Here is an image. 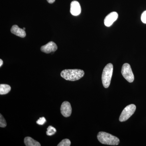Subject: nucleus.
Segmentation results:
<instances>
[{
    "label": "nucleus",
    "mask_w": 146,
    "mask_h": 146,
    "mask_svg": "<svg viewBox=\"0 0 146 146\" xmlns=\"http://www.w3.org/2000/svg\"><path fill=\"white\" fill-rule=\"evenodd\" d=\"M84 72L79 69L63 70L60 73V76L67 80L74 81L80 79L84 76Z\"/></svg>",
    "instance_id": "1"
},
{
    "label": "nucleus",
    "mask_w": 146,
    "mask_h": 146,
    "mask_svg": "<svg viewBox=\"0 0 146 146\" xmlns=\"http://www.w3.org/2000/svg\"><path fill=\"white\" fill-rule=\"evenodd\" d=\"M97 138L100 142L104 145H117L119 143V139L117 137L104 131L99 132Z\"/></svg>",
    "instance_id": "2"
},
{
    "label": "nucleus",
    "mask_w": 146,
    "mask_h": 146,
    "mask_svg": "<svg viewBox=\"0 0 146 146\" xmlns=\"http://www.w3.org/2000/svg\"><path fill=\"white\" fill-rule=\"evenodd\" d=\"M113 66L112 63H108L105 67L102 74V79L103 85L108 88L110 85L113 73Z\"/></svg>",
    "instance_id": "3"
},
{
    "label": "nucleus",
    "mask_w": 146,
    "mask_h": 146,
    "mask_svg": "<svg viewBox=\"0 0 146 146\" xmlns=\"http://www.w3.org/2000/svg\"><path fill=\"white\" fill-rule=\"evenodd\" d=\"M136 110V106L131 104L127 106L123 110L119 117L120 122H124L128 119L134 114Z\"/></svg>",
    "instance_id": "4"
},
{
    "label": "nucleus",
    "mask_w": 146,
    "mask_h": 146,
    "mask_svg": "<svg viewBox=\"0 0 146 146\" xmlns=\"http://www.w3.org/2000/svg\"><path fill=\"white\" fill-rule=\"evenodd\" d=\"M121 74L123 76L128 82L131 83L134 79V75L129 64L125 63L123 65L121 69Z\"/></svg>",
    "instance_id": "5"
},
{
    "label": "nucleus",
    "mask_w": 146,
    "mask_h": 146,
    "mask_svg": "<svg viewBox=\"0 0 146 146\" xmlns=\"http://www.w3.org/2000/svg\"><path fill=\"white\" fill-rule=\"evenodd\" d=\"M61 113L65 117H70L72 114V108L70 104L68 102H63L60 107Z\"/></svg>",
    "instance_id": "6"
},
{
    "label": "nucleus",
    "mask_w": 146,
    "mask_h": 146,
    "mask_svg": "<svg viewBox=\"0 0 146 146\" xmlns=\"http://www.w3.org/2000/svg\"><path fill=\"white\" fill-rule=\"evenodd\" d=\"M57 45L53 42H50L47 43L46 44L42 46L41 48V50L42 52L46 54L54 52L57 50Z\"/></svg>",
    "instance_id": "7"
},
{
    "label": "nucleus",
    "mask_w": 146,
    "mask_h": 146,
    "mask_svg": "<svg viewBox=\"0 0 146 146\" xmlns=\"http://www.w3.org/2000/svg\"><path fill=\"white\" fill-rule=\"evenodd\" d=\"M118 17V14L116 12H112L109 13L105 18V25L107 27L111 26L112 24L117 20Z\"/></svg>",
    "instance_id": "8"
},
{
    "label": "nucleus",
    "mask_w": 146,
    "mask_h": 146,
    "mask_svg": "<svg viewBox=\"0 0 146 146\" xmlns=\"http://www.w3.org/2000/svg\"><path fill=\"white\" fill-rule=\"evenodd\" d=\"M70 13L74 16H78L81 13V8L80 4L77 1H73L70 5Z\"/></svg>",
    "instance_id": "9"
},
{
    "label": "nucleus",
    "mask_w": 146,
    "mask_h": 146,
    "mask_svg": "<svg viewBox=\"0 0 146 146\" xmlns=\"http://www.w3.org/2000/svg\"><path fill=\"white\" fill-rule=\"evenodd\" d=\"M11 32L13 34L19 37L24 38L26 36V33L23 29L20 28L17 25H14L11 29Z\"/></svg>",
    "instance_id": "10"
},
{
    "label": "nucleus",
    "mask_w": 146,
    "mask_h": 146,
    "mask_svg": "<svg viewBox=\"0 0 146 146\" xmlns=\"http://www.w3.org/2000/svg\"><path fill=\"white\" fill-rule=\"evenodd\" d=\"M24 143L27 146H40L41 144L30 137H26L24 139Z\"/></svg>",
    "instance_id": "11"
},
{
    "label": "nucleus",
    "mask_w": 146,
    "mask_h": 146,
    "mask_svg": "<svg viewBox=\"0 0 146 146\" xmlns=\"http://www.w3.org/2000/svg\"><path fill=\"white\" fill-rule=\"evenodd\" d=\"M11 87L9 85L7 84H0V94L1 95H5L10 92Z\"/></svg>",
    "instance_id": "12"
},
{
    "label": "nucleus",
    "mask_w": 146,
    "mask_h": 146,
    "mask_svg": "<svg viewBox=\"0 0 146 146\" xmlns=\"http://www.w3.org/2000/svg\"><path fill=\"white\" fill-rule=\"evenodd\" d=\"M56 132V129L54 127H53L52 126H49L47 128L46 134L48 136H52Z\"/></svg>",
    "instance_id": "13"
},
{
    "label": "nucleus",
    "mask_w": 146,
    "mask_h": 146,
    "mask_svg": "<svg viewBox=\"0 0 146 146\" xmlns=\"http://www.w3.org/2000/svg\"><path fill=\"white\" fill-rule=\"evenodd\" d=\"M70 145L71 141L68 139H63L57 145L58 146H70Z\"/></svg>",
    "instance_id": "14"
},
{
    "label": "nucleus",
    "mask_w": 146,
    "mask_h": 146,
    "mask_svg": "<svg viewBox=\"0 0 146 146\" xmlns=\"http://www.w3.org/2000/svg\"><path fill=\"white\" fill-rule=\"evenodd\" d=\"M7 126V123L6 120L3 115H0V127H5Z\"/></svg>",
    "instance_id": "15"
},
{
    "label": "nucleus",
    "mask_w": 146,
    "mask_h": 146,
    "mask_svg": "<svg viewBox=\"0 0 146 146\" xmlns=\"http://www.w3.org/2000/svg\"><path fill=\"white\" fill-rule=\"evenodd\" d=\"M46 120L45 118L42 117L39 118V119L36 121V123L37 124L39 125H43L46 122Z\"/></svg>",
    "instance_id": "16"
},
{
    "label": "nucleus",
    "mask_w": 146,
    "mask_h": 146,
    "mask_svg": "<svg viewBox=\"0 0 146 146\" xmlns=\"http://www.w3.org/2000/svg\"><path fill=\"white\" fill-rule=\"evenodd\" d=\"M141 19V21L143 23L146 24V11L142 13Z\"/></svg>",
    "instance_id": "17"
},
{
    "label": "nucleus",
    "mask_w": 146,
    "mask_h": 146,
    "mask_svg": "<svg viewBox=\"0 0 146 146\" xmlns=\"http://www.w3.org/2000/svg\"><path fill=\"white\" fill-rule=\"evenodd\" d=\"M47 1L49 3L52 4L54 2L55 0H47Z\"/></svg>",
    "instance_id": "18"
},
{
    "label": "nucleus",
    "mask_w": 146,
    "mask_h": 146,
    "mask_svg": "<svg viewBox=\"0 0 146 146\" xmlns=\"http://www.w3.org/2000/svg\"><path fill=\"white\" fill-rule=\"evenodd\" d=\"M3 61L2 59H0V67H1L2 65H3Z\"/></svg>",
    "instance_id": "19"
},
{
    "label": "nucleus",
    "mask_w": 146,
    "mask_h": 146,
    "mask_svg": "<svg viewBox=\"0 0 146 146\" xmlns=\"http://www.w3.org/2000/svg\"><path fill=\"white\" fill-rule=\"evenodd\" d=\"M23 29L25 30L26 29H25V28L24 27L23 28Z\"/></svg>",
    "instance_id": "20"
}]
</instances>
